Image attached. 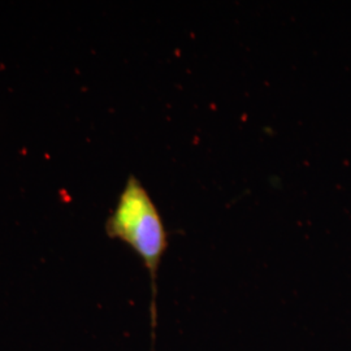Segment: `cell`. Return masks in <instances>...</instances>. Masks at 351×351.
<instances>
[{"label": "cell", "instance_id": "cell-1", "mask_svg": "<svg viewBox=\"0 0 351 351\" xmlns=\"http://www.w3.org/2000/svg\"><path fill=\"white\" fill-rule=\"evenodd\" d=\"M104 229L110 239L124 242L141 258L150 274L155 298V281L169 241L162 213L137 176L128 177Z\"/></svg>", "mask_w": 351, "mask_h": 351}]
</instances>
